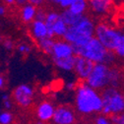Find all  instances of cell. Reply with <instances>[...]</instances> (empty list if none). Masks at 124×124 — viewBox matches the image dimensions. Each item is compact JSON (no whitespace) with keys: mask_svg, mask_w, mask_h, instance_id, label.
I'll list each match as a JSON object with an SVG mask.
<instances>
[{"mask_svg":"<svg viewBox=\"0 0 124 124\" xmlns=\"http://www.w3.org/2000/svg\"><path fill=\"white\" fill-rule=\"evenodd\" d=\"M16 49L21 55H28L32 52V46L27 42H21L16 46Z\"/></svg>","mask_w":124,"mask_h":124,"instance_id":"obj_22","label":"cell"},{"mask_svg":"<svg viewBox=\"0 0 124 124\" xmlns=\"http://www.w3.org/2000/svg\"><path fill=\"white\" fill-rule=\"evenodd\" d=\"M94 63L91 62L90 60L81 57V56H75V63H74V68L73 71L78 77V79L85 82L86 79L89 77L90 73L92 72L93 68H94Z\"/></svg>","mask_w":124,"mask_h":124,"instance_id":"obj_10","label":"cell"},{"mask_svg":"<svg viewBox=\"0 0 124 124\" xmlns=\"http://www.w3.org/2000/svg\"><path fill=\"white\" fill-rule=\"evenodd\" d=\"M109 119L111 120V122L113 124H124V112L115 114V115H111V116H109Z\"/></svg>","mask_w":124,"mask_h":124,"instance_id":"obj_24","label":"cell"},{"mask_svg":"<svg viewBox=\"0 0 124 124\" xmlns=\"http://www.w3.org/2000/svg\"><path fill=\"white\" fill-rule=\"evenodd\" d=\"M45 2V0H28L29 4H32L33 6L37 7V8H41V6H43Z\"/></svg>","mask_w":124,"mask_h":124,"instance_id":"obj_28","label":"cell"},{"mask_svg":"<svg viewBox=\"0 0 124 124\" xmlns=\"http://www.w3.org/2000/svg\"><path fill=\"white\" fill-rule=\"evenodd\" d=\"M119 30L122 32V34H124V19L122 20V23H121V27L119 28Z\"/></svg>","mask_w":124,"mask_h":124,"instance_id":"obj_35","label":"cell"},{"mask_svg":"<svg viewBox=\"0 0 124 124\" xmlns=\"http://www.w3.org/2000/svg\"><path fill=\"white\" fill-rule=\"evenodd\" d=\"M5 87V79L2 75H0V90H2Z\"/></svg>","mask_w":124,"mask_h":124,"instance_id":"obj_32","label":"cell"},{"mask_svg":"<svg viewBox=\"0 0 124 124\" xmlns=\"http://www.w3.org/2000/svg\"><path fill=\"white\" fill-rule=\"evenodd\" d=\"M122 82V73L121 71L114 67L110 66V72H109V87L112 88H119L120 84Z\"/></svg>","mask_w":124,"mask_h":124,"instance_id":"obj_18","label":"cell"},{"mask_svg":"<svg viewBox=\"0 0 124 124\" xmlns=\"http://www.w3.org/2000/svg\"><path fill=\"white\" fill-rule=\"evenodd\" d=\"M14 120L13 114L10 111H0V124H12Z\"/></svg>","mask_w":124,"mask_h":124,"instance_id":"obj_21","label":"cell"},{"mask_svg":"<svg viewBox=\"0 0 124 124\" xmlns=\"http://www.w3.org/2000/svg\"><path fill=\"white\" fill-rule=\"evenodd\" d=\"M0 111H1V110H0Z\"/></svg>","mask_w":124,"mask_h":124,"instance_id":"obj_40","label":"cell"},{"mask_svg":"<svg viewBox=\"0 0 124 124\" xmlns=\"http://www.w3.org/2000/svg\"><path fill=\"white\" fill-rule=\"evenodd\" d=\"M75 56L84 57L94 64H105L113 66L116 61V56L113 51L107 50L104 46L94 37L87 43L79 47H74Z\"/></svg>","mask_w":124,"mask_h":124,"instance_id":"obj_2","label":"cell"},{"mask_svg":"<svg viewBox=\"0 0 124 124\" xmlns=\"http://www.w3.org/2000/svg\"><path fill=\"white\" fill-rule=\"evenodd\" d=\"M110 66L105 64H95L85 83L96 91H102L109 87Z\"/></svg>","mask_w":124,"mask_h":124,"instance_id":"obj_6","label":"cell"},{"mask_svg":"<svg viewBox=\"0 0 124 124\" xmlns=\"http://www.w3.org/2000/svg\"><path fill=\"white\" fill-rule=\"evenodd\" d=\"M114 2L115 0H88V7L95 16L103 17L111 12Z\"/></svg>","mask_w":124,"mask_h":124,"instance_id":"obj_9","label":"cell"},{"mask_svg":"<svg viewBox=\"0 0 124 124\" xmlns=\"http://www.w3.org/2000/svg\"><path fill=\"white\" fill-rule=\"evenodd\" d=\"M38 8L33 6L32 4L26 3L23 6L20 7L19 11V17L21 21L25 24H31L33 21L36 19V15H37Z\"/></svg>","mask_w":124,"mask_h":124,"instance_id":"obj_14","label":"cell"},{"mask_svg":"<svg viewBox=\"0 0 124 124\" xmlns=\"http://www.w3.org/2000/svg\"><path fill=\"white\" fill-rule=\"evenodd\" d=\"M52 61L55 67L58 68L59 70L65 71V72H71L73 71V68H74L75 56H72L69 58H63V59H55Z\"/></svg>","mask_w":124,"mask_h":124,"instance_id":"obj_16","label":"cell"},{"mask_svg":"<svg viewBox=\"0 0 124 124\" xmlns=\"http://www.w3.org/2000/svg\"><path fill=\"white\" fill-rule=\"evenodd\" d=\"M11 99L20 107H29L33 104L35 99V90L29 84H21L12 92Z\"/></svg>","mask_w":124,"mask_h":124,"instance_id":"obj_7","label":"cell"},{"mask_svg":"<svg viewBox=\"0 0 124 124\" xmlns=\"http://www.w3.org/2000/svg\"><path fill=\"white\" fill-rule=\"evenodd\" d=\"M48 1H49V0H48Z\"/></svg>","mask_w":124,"mask_h":124,"instance_id":"obj_39","label":"cell"},{"mask_svg":"<svg viewBox=\"0 0 124 124\" xmlns=\"http://www.w3.org/2000/svg\"><path fill=\"white\" fill-rule=\"evenodd\" d=\"M113 53L115 54L116 58L119 59H124V34H122L116 47L113 50Z\"/></svg>","mask_w":124,"mask_h":124,"instance_id":"obj_20","label":"cell"},{"mask_svg":"<svg viewBox=\"0 0 124 124\" xmlns=\"http://www.w3.org/2000/svg\"><path fill=\"white\" fill-rule=\"evenodd\" d=\"M2 46L3 48L6 50V51H12L14 50V48H16V44H15L14 40L9 39V38H5L3 39V41H2Z\"/></svg>","mask_w":124,"mask_h":124,"instance_id":"obj_23","label":"cell"},{"mask_svg":"<svg viewBox=\"0 0 124 124\" xmlns=\"http://www.w3.org/2000/svg\"><path fill=\"white\" fill-rule=\"evenodd\" d=\"M77 86H78V84H77V82H76V81H70V82H68V83L66 84L65 88H66V90H68V91L75 92V90H76Z\"/></svg>","mask_w":124,"mask_h":124,"instance_id":"obj_29","label":"cell"},{"mask_svg":"<svg viewBox=\"0 0 124 124\" xmlns=\"http://www.w3.org/2000/svg\"><path fill=\"white\" fill-rule=\"evenodd\" d=\"M3 2L8 6H13L16 4V0H3Z\"/></svg>","mask_w":124,"mask_h":124,"instance_id":"obj_31","label":"cell"},{"mask_svg":"<svg viewBox=\"0 0 124 124\" xmlns=\"http://www.w3.org/2000/svg\"><path fill=\"white\" fill-rule=\"evenodd\" d=\"M30 35L36 41H39L45 38H49L48 30L45 23L43 21L38 20H35L30 24Z\"/></svg>","mask_w":124,"mask_h":124,"instance_id":"obj_13","label":"cell"},{"mask_svg":"<svg viewBox=\"0 0 124 124\" xmlns=\"http://www.w3.org/2000/svg\"><path fill=\"white\" fill-rule=\"evenodd\" d=\"M6 12H7V8H6V6L3 5V4H0V17L5 16Z\"/></svg>","mask_w":124,"mask_h":124,"instance_id":"obj_30","label":"cell"},{"mask_svg":"<svg viewBox=\"0 0 124 124\" xmlns=\"http://www.w3.org/2000/svg\"><path fill=\"white\" fill-rule=\"evenodd\" d=\"M97 23L92 17L84 15L81 19L72 27H68L63 39L72 44L74 47H79L87 43L94 38Z\"/></svg>","mask_w":124,"mask_h":124,"instance_id":"obj_3","label":"cell"},{"mask_svg":"<svg viewBox=\"0 0 124 124\" xmlns=\"http://www.w3.org/2000/svg\"><path fill=\"white\" fill-rule=\"evenodd\" d=\"M10 98H11V96H10L9 94H7V93H4V94L1 95V101H5V100H8V99H10Z\"/></svg>","mask_w":124,"mask_h":124,"instance_id":"obj_34","label":"cell"},{"mask_svg":"<svg viewBox=\"0 0 124 124\" xmlns=\"http://www.w3.org/2000/svg\"><path fill=\"white\" fill-rule=\"evenodd\" d=\"M75 107L82 114L101 112L102 100L101 93L88 86L85 82H81L75 90Z\"/></svg>","mask_w":124,"mask_h":124,"instance_id":"obj_1","label":"cell"},{"mask_svg":"<svg viewBox=\"0 0 124 124\" xmlns=\"http://www.w3.org/2000/svg\"><path fill=\"white\" fill-rule=\"evenodd\" d=\"M97 124H113L108 116L105 115H100L97 118Z\"/></svg>","mask_w":124,"mask_h":124,"instance_id":"obj_25","label":"cell"},{"mask_svg":"<svg viewBox=\"0 0 124 124\" xmlns=\"http://www.w3.org/2000/svg\"><path fill=\"white\" fill-rule=\"evenodd\" d=\"M49 1H50V2L52 3V4H54V3H55V2L57 1V0H49Z\"/></svg>","mask_w":124,"mask_h":124,"instance_id":"obj_37","label":"cell"},{"mask_svg":"<svg viewBox=\"0 0 124 124\" xmlns=\"http://www.w3.org/2000/svg\"><path fill=\"white\" fill-rule=\"evenodd\" d=\"M71 12L79 16L86 15L87 11L89 10L88 7V0H72L71 5L68 8Z\"/></svg>","mask_w":124,"mask_h":124,"instance_id":"obj_15","label":"cell"},{"mask_svg":"<svg viewBox=\"0 0 124 124\" xmlns=\"http://www.w3.org/2000/svg\"><path fill=\"white\" fill-rule=\"evenodd\" d=\"M26 3H28V0H16V5H18L20 7L23 6Z\"/></svg>","mask_w":124,"mask_h":124,"instance_id":"obj_33","label":"cell"},{"mask_svg":"<svg viewBox=\"0 0 124 124\" xmlns=\"http://www.w3.org/2000/svg\"><path fill=\"white\" fill-rule=\"evenodd\" d=\"M52 120L55 124H73L75 121L74 110L68 105H59L55 107Z\"/></svg>","mask_w":124,"mask_h":124,"instance_id":"obj_11","label":"cell"},{"mask_svg":"<svg viewBox=\"0 0 124 124\" xmlns=\"http://www.w3.org/2000/svg\"><path fill=\"white\" fill-rule=\"evenodd\" d=\"M122 36L119 28L114 27L107 22H100L96 25L94 37L107 50L113 51Z\"/></svg>","mask_w":124,"mask_h":124,"instance_id":"obj_5","label":"cell"},{"mask_svg":"<svg viewBox=\"0 0 124 124\" xmlns=\"http://www.w3.org/2000/svg\"><path fill=\"white\" fill-rule=\"evenodd\" d=\"M60 16L61 19L63 21L67 27H72L74 26L76 23H78V21L81 19L82 16H79V15H76L73 12H71L69 9H65L62 10L60 12Z\"/></svg>","mask_w":124,"mask_h":124,"instance_id":"obj_17","label":"cell"},{"mask_svg":"<svg viewBox=\"0 0 124 124\" xmlns=\"http://www.w3.org/2000/svg\"><path fill=\"white\" fill-rule=\"evenodd\" d=\"M3 39H4V38H2L1 36H0V44L2 43V41H3Z\"/></svg>","mask_w":124,"mask_h":124,"instance_id":"obj_36","label":"cell"},{"mask_svg":"<svg viewBox=\"0 0 124 124\" xmlns=\"http://www.w3.org/2000/svg\"><path fill=\"white\" fill-rule=\"evenodd\" d=\"M0 75H1V74H0Z\"/></svg>","mask_w":124,"mask_h":124,"instance_id":"obj_38","label":"cell"},{"mask_svg":"<svg viewBox=\"0 0 124 124\" xmlns=\"http://www.w3.org/2000/svg\"><path fill=\"white\" fill-rule=\"evenodd\" d=\"M50 56L52 60L55 59H63V58H69L72 56H75L74 46L64 40L63 39H54Z\"/></svg>","mask_w":124,"mask_h":124,"instance_id":"obj_8","label":"cell"},{"mask_svg":"<svg viewBox=\"0 0 124 124\" xmlns=\"http://www.w3.org/2000/svg\"><path fill=\"white\" fill-rule=\"evenodd\" d=\"M101 95L102 100V115L109 117L124 112V92L117 88L108 87L101 91Z\"/></svg>","mask_w":124,"mask_h":124,"instance_id":"obj_4","label":"cell"},{"mask_svg":"<svg viewBox=\"0 0 124 124\" xmlns=\"http://www.w3.org/2000/svg\"><path fill=\"white\" fill-rule=\"evenodd\" d=\"M54 111H55V106L53 102L47 100H44L38 104L36 108V115L39 121L44 123V122L52 120Z\"/></svg>","mask_w":124,"mask_h":124,"instance_id":"obj_12","label":"cell"},{"mask_svg":"<svg viewBox=\"0 0 124 124\" xmlns=\"http://www.w3.org/2000/svg\"><path fill=\"white\" fill-rule=\"evenodd\" d=\"M2 104H3V107H4V110H7V111H10V109L13 107V101L12 99H8V100H5L2 101Z\"/></svg>","mask_w":124,"mask_h":124,"instance_id":"obj_27","label":"cell"},{"mask_svg":"<svg viewBox=\"0 0 124 124\" xmlns=\"http://www.w3.org/2000/svg\"><path fill=\"white\" fill-rule=\"evenodd\" d=\"M53 42H54V39H52V38H45V39H42L37 41V45H38L39 49L41 52H43L44 54L50 55Z\"/></svg>","mask_w":124,"mask_h":124,"instance_id":"obj_19","label":"cell"},{"mask_svg":"<svg viewBox=\"0 0 124 124\" xmlns=\"http://www.w3.org/2000/svg\"><path fill=\"white\" fill-rule=\"evenodd\" d=\"M45 15H46V11H45L44 9H42V8H38L37 15H36V19H35V20H38V21H43V22H44Z\"/></svg>","mask_w":124,"mask_h":124,"instance_id":"obj_26","label":"cell"}]
</instances>
